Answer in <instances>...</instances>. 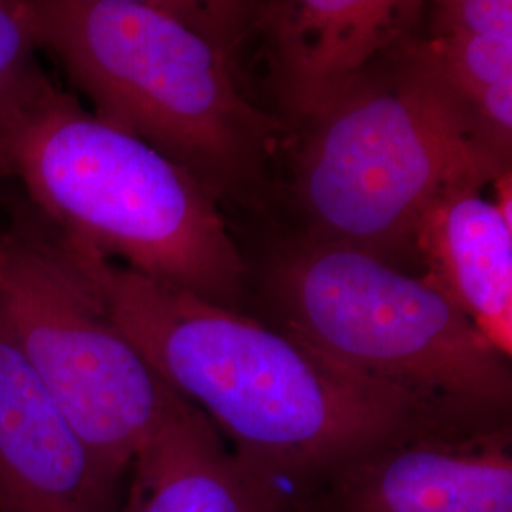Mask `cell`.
<instances>
[{
    "instance_id": "6da1fadb",
    "label": "cell",
    "mask_w": 512,
    "mask_h": 512,
    "mask_svg": "<svg viewBox=\"0 0 512 512\" xmlns=\"http://www.w3.org/2000/svg\"><path fill=\"white\" fill-rule=\"evenodd\" d=\"M54 236L152 370L211 421L243 463L283 490L294 484L308 494L336 465L384 440L442 423H475L338 365L243 310Z\"/></svg>"
},
{
    "instance_id": "7a4b0ae2",
    "label": "cell",
    "mask_w": 512,
    "mask_h": 512,
    "mask_svg": "<svg viewBox=\"0 0 512 512\" xmlns=\"http://www.w3.org/2000/svg\"><path fill=\"white\" fill-rule=\"evenodd\" d=\"M93 114L156 148L217 198L249 203L289 126L258 109L236 74L251 4L19 0Z\"/></svg>"
},
{
    "instance_id": "3957f363",
    "label": "cell",
    "mask_w": 512,
    "mask_h": 512,
    "mask_svg": "<svg viewBox=\"0 0 512 512\" xmlns=\"http://www.w3.org/2000/svg\"><path fill=\"white\" fill-rule=\"evenodd\" d=\"M511 169L420 31L298 128L291 194L300 236L349 245L401 268L421 217L456 186Z\"/></svg>"
},
{
    "instance_id": "277c9868",
    "label": "cell",
    "mask_w": 512,
    "mask_h": 512,
    "mask_svg": "<svg viewBox=\"0 0 512 512\" xmlns=\"http://www.w3.org/2000/svg\"><path fill=\"white\" fill-rule=\"evenodd\" d=\"M0 175L57 236L241 310L247 264L219 200L156 148L52 84L0 137Z\"/></svg>"
},
{
    "instance_id": "5b68a950",
    "label": "cell",
    "mask_w": 512,
    "mask_h": 512,
    "mask_svg": "<svg viewBox=\"0 0 512 512\" xmlns=\"http://www.w3.org/2000/svg\"><path fill=\"white\" fill-rule=\"evenodd\" d=\"M260 287L270 323L334 363L463 420H505L509 357L423 277L298 236L277 245Z\"/></svg>"
},
{
    "instance_id": "8992f818",
    "label": "cell",
    "mask_w": 512,
    "mask_h": 512,
    "mask_svg": "<svg viewBox=\"0 0 512 512\" xmlns=\"http://www.w3.org/2000/svg\"><path fill=\"white\" fill-rule=\"evenodd\" d=\"M0 330L120 494L131 461L181 397L114 327L29 207L0 222Z\"/></svg>"
},
{
    "instance_id": "52a82bcc",
    "label": "cell",
    "mask_w": 512,
    "mask_h": 512,
    "mask_svg": "<svg viewBox=\"0 0 512 512\" xmlns=\"http://www.w3.org/2000/svg\"><path fill=\"white\" fill-rule=\"evenodd\" d=\"M304 495L311 512H512L511 429L412 431L342 461Z\"/></svg>"
},
{
    "instance_id": "ba28073f",
    "label": "cell",
    "mask_w": 512,
    "mask_h": 512,
    "mask_svg": "<svg viewBox=\"0 0 512 512\" xmlns=\"http://www.w3.org/2000/svg\"><path fill=\"white\" fill-rule=\"evenodd\" d=\"M425 2L274 0L251 6L281 120L300 128L385 52L420 31Z\"/></svg>"
},
{
    "instance_id": "9c48e42d",
    "label": "cell",
    "mask_w": 512,
    "mask_h": 512,
    "mask_svg": "<svg viewBox=\"0 0 512 512\" xmlns=\"http://www.w3.org/2000/svg\"><path fill=\"white\" fill-rule=\"evenodd\" d=\"M118 495L0 330V512H114Z\"/></svg>"
},
{
    "instance_id": "30bf717a",
    "label": "cell",
    "mask_w": 512,
    "mask_h": 512,
    "mask_svg": "<svg viewBox=\"0 0 512 512\" xmlns=\"http://www.w3.org/2000/svg\"><path fill=\"white\" fill-rule=\"evenodd\" d=\"M124 480L114 512H296L289 494L243 463L183 399L137 452Z\"/></svg>"
},
{
    "instance_id": "8fae6325",
    "label": "cell",
    "mask_w": 512,
    "mask_h": 512,
    "mask_svg": "<svg viewBox=\"0 0 512 512\" xmlns=\"http://www.w3.org/2000/svg\"><path fill=\"white\" fill-rule=\"evenodd\" d=\"M423 279L505 357L512 351V224L478 186H456L421 217Z\"/></svg>"
},
{
    "instance_id": "7c38bea8",
    "label": "cell",
    "mask_w": 512,
    "mask_h": 512,
    "mask_svg": "<svg viewBox=\"0 0 512 512\" xmlns=\"http://www.w3.org/2000/svg\"><path fill=\"white\" fill-rule=\"evenodd\" d=\"M421 38L490 137L512 150V2L439 0Z\"/></svg>"
},
{
    "instance_id": "4fadbf2b",
    "label": "cell",
    "mask_w": 512,
    "mask_h": 512,
    "mask_svg": "<svg viewBox=\"0 0 512 512\" xmlns=\"http://www.w3.org/2000/svg\"><path fill=\"white\" fill-rule=\"evenodd\" d=\"M38 52L19 0H0V137L55 84Z\"/></svg>"
}]
</instances>
